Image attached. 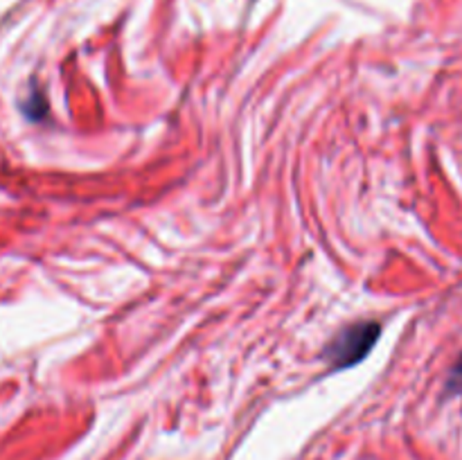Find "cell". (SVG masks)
Segmentation results:
<instances>
[{
	"label": "cell",
	"mask_w": 462,
	"mask_h": 460,
	"mask_svg": "<svg viewBox=\"0 0 462 460\" xmlns=\"http://www.w3.org/2000/svg\"><path fill=\"white\" fill-rule=\"evenodd\" d=\"M445 392L447 395H462V354L454 363V368L449 370V377H447V383H445Z\"/></svg>",
	"instance_id": "2"
},
{
	"label": "cell",
	"mask_w": 462,
	"mask_h": 460,
	"mask_svg": "<svg viewBox=\"0 0 462 460\" xmlns=\"http://www.w3.org/2000/svg\"><path fill=\"white\" fill-rule=\"evenodd\" d=\"M379 323H356L346 327L343 332L337 334L332 343L325 350V359L334 365V368H347V365H355L356 361L364 359L373 345L377 343Z\"/></svg>",
	"instance_id": "1"
}]
</instances>
